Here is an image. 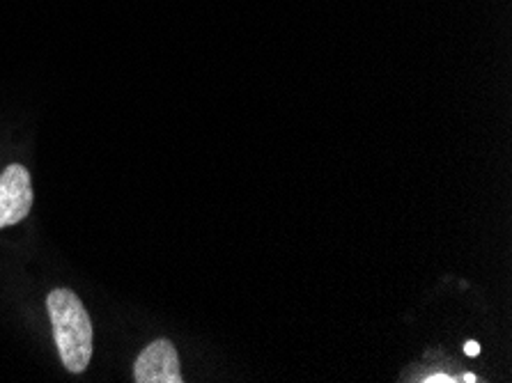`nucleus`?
I'll use <instances>...</instances> for the list:
<instances>
[{
    "instance_id": "nucleus-1",
    "label": "nucleus",
    "mask_w": 512,
    "mask_h": 383,
    "mask_svg": "<svg viewBox=\"0 0 512 383\" xmlns=\"http://www.w3.org/2000/svg\"><path fill=\"white\" fill-rule=\"evenodd\" d=\"M49 308L53 340H56L62 365L69 372L81 374L90 365L95 335H92V322L85 306L72 289H53L46 299Z\"/></svg>"
},
{
    "instance_id": "nucleus-2",
    "label": "nucleus",
    "mask_w": 512,
    "mask_h": 383,
    "mask_svg": "<svg viewBox=\"0 0 512 383\" xmlns=\"http://www.w3.org/2000/svg\"><path fill=\"white\" fill-rule=\"evenodd\" d=\"M33 207L30 173L21 163H12L0 175V230L21 223Z\"/></svg>"
},
{
    "instance_id": "nucleus-3",
    "label": "nucleus",
    "mask_w": 512,
    "mask_h": 383,
    "mask_svg": "<svg viewBox=\"0 0 512 383\" xmlns=\"http://www.w3.org/2000/svg\"><path fill=\"white\" fill-rule=\"evenodd\" d=\"M136 383H182L180 358L173 342L157 340L138 356L134 365Z\"/></svg>"
},
{
    "instance_id": "nucleus-4",
    "label": "nucleus",
    "mask_w": 512,
    "mask_h": 383,
    "mask_svg": "<svg viewBox=\"0 0 512 383\" xmlns=\"http://www.w3.org/2000/svg\"><path fill=\"white\" fill-rule=\"evenodd\" d=\"M425 383H453V381H462V379H455L451 374H430V377L421 379Z\"/></svg>"
},
{
    "instance_id": "nucleus-5",
    "label": "nucleus",
    "mask_w": 512,
    "mask_h": 383,
    "mask_svg": "<svg viewBox=\"0 0 512 383\" xmlns=\"http://www.w3.org/2000/svg\"><path fill=\"white\" fill-rule=\"evenodd\" d=\"M464 354H467V356H478L480 354V345H478V342H473V340H469L467 342V345H464Z\"/></svg>"
},
{
    "instance_id": "nucleus-6",
    "label": "nucleus",
    "mask_w": 512,
    "mask_h": 383,
    "mask_svg": "<svg viewBox=\"0 0 512 383\" xmlns=\"http://www.w3.org/2000/svg\"><path fill=\"white\" fill-rule=\"evenodd\" d=\"M462 381H469V383H473V381H478V379H476V377H473V374L469 372V374H464V379H462Z\"/></svg>"
}]
</instances>
